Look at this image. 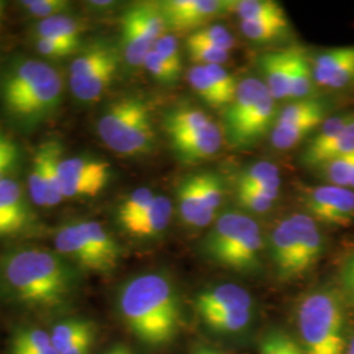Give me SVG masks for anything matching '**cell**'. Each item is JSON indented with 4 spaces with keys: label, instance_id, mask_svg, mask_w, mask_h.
Wrapping results in <instances>:
<instances>
[{
    "label": "cell",
    "instance_id": "6da1fadb",
    "mask_svg": "<svg viewBox=\"0 0 354 354\" xmlns=\"http://www.w3.org/2000/svg\"><path fill=\"white\" fill-rule=\"evenodd\" d=\"M80 270L59 253L39 247L0 252V301L30 313H54L73 304Z\"/></svg>",
    "mask_w": 354,
    "mask_h": 354
},
{
    "label": "cell",
    "instance_id": "7a4b0ae2",
    "mask_svg": "<svg viewBox=\"0 0 354 354\" xmlns=\"http://www.w3.org/2000/svg\"><path fill=\"white\" fill-rule=\"evenodd\" d=\"M117 311L130 333L146 346L160 348L176 337L181 304L172 279L162 272L140 273L117 294Z\"/></svg>",
    "mask_w": 354,
    "mask_h": 354
},
{
    "label": "cell",
    "instance_id": "3957f363",
    "mask_svg": "<svg viewBox=\"0 0 354 354\" xmlns=\"http://www.w3.org/2000/svg\"><path fill=\"white\" fill-rule=\"evenodd\" d=\"M64 79L49 64L16 58L1 79L0 99L8 118L21 127H37L62 102Z\"/></svg>",
    "mask_w": 354,
    "mask_h": 354
},
{
    "label": "cell",
    "instance_id": "277c9868",
    "mask_svg": "<svg viewBox=\"0 0 354 354\" xmlns=\"http://www.w3.org/2000/svg\"><path fill=\"white\" fill-rule=\"evenodd\" d=\"M348 304L339 286L307 292L297 310L299 344L306 354H345Z\"/></svg>",
    "mask_w": 354,
    "mask_h": 354
},
{
    "label": "cell",
    "instance_id": "5b68a950",
    "mask_svg": "<svg viewBox=\"0 0 354 354\" xmlns=\"http://www.w3.org/2000/svg\"><path fill=\"white\" fill-rule=\"evenodd\" d=\"M201 250L205 257L216 266L238 273H254L261 266L264 241L252 216L227 210L216 218Z\"/></svg>",
    "mask_w": 354,
    "mask_h": 354
},
{
    "label": "cell",
    "instance_id": "8992f818",
    "mask_svg": "<svg viewBox=\"0 0 354 354\" xmlns=\"http://www.w3.org/2000/svg\"><path fill=\"white\" fill-rule=\"evenodd\" d=\"M326 248L324 235L317 221L306 213L282 219L269 236V252L279 277L301 279L314 269Z\"/></svg>",
    "mask_w": 354,
    "mask_h": 354
},
{
    "label": "cell",
    "instance_id": "52a82bcc",
    "mask_svg": "<svg viewBox=\"0 0 354 354\" xmlns=\"http://www.w3.org/2000/svg\"><path fill=\"white\" fill-rule=\"evenodd\" d=\"M97 134L118 155L136 158L151 153L156 142L151 106L136 95L114 100L97 120Z\"/></svg>",
    "mask_w": 354,
    "mask_h": 354
},
{
    "label": "cell",
    "instance_id": "ba28073f",
    "mask_svg": "<svg viewBox=\"0 0 354 354\" xmlns=\"http://www.w3.org/2000/svg\"><path fill=\"white\" fill-rule=\"evenodd\" d=\"M277 106L263 80L248 76L238 83L234 100L223 109V134L231 147H252L276 124Z\"/></svg>",
    "mask_w": 354,
    "mask_h": 354
},
{
    "label": "cell",
    "instance_id": "9c48e42d",
    "mask_svg": "<svg viewBox=\"0 0 354 354\" xmlns=\"http://www.w3.org/2000/svg\"><path fill=\"white\" fill-rule=\"evenodd\" d=\"M54 251L80 272L109 274L120 266L122 250L113 235L97 221L77 219L54 232Z\"/></svg>",
    "mask_w": 354,
    "mask_h": 354
},
{
    "label": "cell",
    "instance_id": "30bf717a",
    "mask_svg": "<svg viewBox=\"0 0 354 354\" xmlns=\"http://www.w3.org/2000/svg\"><path fill=\"white\" fill-rule=\"evenodd\" d=\"M124 59L130 67H140L156 41L167 33L160 4L140 1L130 6L121 19Z\"/></svg>",
    "mask_w": 354,
    "mask_h": 354
},
{
    "label": "cell",
    "instance_id": "8fae6325",
    "mask_svg": "<svg viewBox=\"0 0 354 354\" xmlns=\"http://www.w3.org/2000/svg\"><path fill=\"white\" fill-rule=\"evenodd\" d=\"M64 158V146L55 140L39 145L33 155L28 187L32 201L39 207H54L64 200L59 176Z\"/></svg>",
    "mask_w": 354,
    "mask_h": 354
},
{
    "label": "cell",
    "instance_id": "7c38bea8",
    "mask_svg": "<svg viewBox=\"0 0 354 354\" xmlns=\"http://www.w3.org/2000/svg\"><path fill=\"white\" fill-rule=\"evenodd\" d=\"M301 201L306 214L319 225L348 228L354 223V190L330 184L304 187Z\"/></svg>",
    "mask_w": 354,
    "mask_h": 354
},
{
    "label": "cell",
    "instance_id": "4fadbf2b",
    "mask_svg": "<svg viewBox=\"0 0 354 354\" xmlns=\"http://www.w3.org/2000/svg\"><path fill=\"white\" fill-rule=\"evenodd\" d=\"M61 187L66 198L95 197L105 189L112 177L106 160L93 156L64 158L59 165Z\"/></svg>",
    "mask_w": 354,
    "mask_h": 354
},
{
    "label": "cell",
    "instance_id": "5bb4252c",
    "mask_svg": "<svg viewBox=\"0 0 354 354\" xmlns=\"http://www.w3.org/2000/svg\"><path fill=\"white\" fill-rule=\"evenodd\" d=\"M159 4L167 29L192 33L210 26L234 8V1L228 0H165Z\"/></svg>",
    "mask_w": 354,
    "mask_h": 354
},
{
    "label": "cell",
    "instance_id": "9a60e30c",
    "mask_svg": "<svg viewBox=\"0 0 354 354\" xmlns=\"http://www.w3.org/2000/svg\"><path fill=\"white\" fill-rule=\"evenodd\" d=\"M317 87L342 89L354 83V46H340L320 51L311 58Z\"/></svg>",
    "mask_w": 354,
    "mask_h": 354
},
{
    "label": "cell",
    "instance_id": "2e32d148",
    "mask_svg": "<svg viewBox=\"0 0 354 354\" xmlns=\"http://www.w3.org/2000/svg\"><path fill=\"white\" fill-rule=\"evenodd\" d=\"M194 306L200 317L227 310H252V297L239 285L222 283L201 291L194 299Z\"/></svg>",
    "mask_w": 354,
    "mask_h": 354
},
{
    "label": "cell",
    "instance_id": "e0dca14e",
    "mask_svg": "<svg viewBox=\"0 0 354 354\" xmlns=\"http://www.w3.org/2000/svg\"><path fill=\"white\" fill-rule=\"evenodd\" d=\"M223 130L214 121L185 140L171 143L178 160L185 165H194L203 160L212 159L223 145Z\"/></svg>",
    "mask_w": 354,
    "mask_h": 354
},
{
    "label": "cell",
    "instance_id": "ac0fdd59",
    "mask_svg": "<svg viewBox=\"0 0 354 354\" xmlns=\"http://www.w3.org/2000/svg\"><path fill=\"white\" fill-rule=\"evenodd\" d=\"M297 48L266 53L260 57V68L264 83L274 100H288L290 91L291 73Z\"/></svg>",
    "mask_w": 354,
    "mask_h": 354
},
{
    "label": "cell",
    "instance_id": "d6986e66",
    "mask_svg": "<svg viewBox=\"0 0 354 354\" xmlns=\"http://www.w3.org/2000/svg\"><path fill=\"white\" fill-rule=\"evenodd\" d=\"M212 122L209 114L193 105H177L163 117V127L171 143L194 136Z\"/></svg>",
    "mask_w": 354,
    "mask_h": 354
},
{
    "label": "cell",
    "instance_id": "ffe728a7",
    "mask_svg": "<svg viewBox=\"0 0 354 354\" xmlns=\"http://www.w3.org/2000/svg\"><path fill=\"white\" fill-rule=\"evenodd\" d=\"M174 215V205L172 201L162 196L155 194L151 203L142 213L140 218L125 228L129 235L138 239H151L163 234Z\"/></svg>",
    "mask_w": 354,
    "mask_h": 354
},
{
    "label": "cell",
    "instance_id": "44dd1931",
    "mask_svg": "<svg viewBox=\"0 0 354 354\" xmlns=\"http://www.w3.org/2000/svg\"><path fill=\"white\" fill-rule=\"evenodd\" d=\"M176 198L181 221L187 226L203 228L212 223V219L203 212V201H201L196 175L184 178L178 184Z\"/></svg>",
    "mask_w": 354,
    "mask_h": 354
},
{
    "label": "cell",
    "instance_id": "7402d4cb",
    "mask_svg": "<svg viewBox=\"0 0 354 354\" xmlns=\"http://www.w3.org/2000/svg\"><path fill=\"white\" fill-rule=\"evenodd\" d=\"M279 167L266 160L248 165L239 172L236 180V188L259 190L276 200L279 197Z\"/></svg>",
    "mask_w": 354,
    "mask_h": 354
},
{
    "label": "cell",
    "instance_id": "603a6c76",
    "mask_svg": "<svg viewBox=\"0 0 354 354\" xmlns=\"http://www.w3.org/2000/svg\"><path fill=\"white\" fill-rule=\"evenodd\" d=\"M118 64L120 61L108 64L97 73L87 76L84 79L68 80L73 95L79 102H97L105 93V91L113 83L114 77L118 71Z\"/></svg>",
    "mask_w": 354,
    "mask_h": 354
},
{
    "label": "cell",
    "instance_id": "cb8c5ba5",
    "mask_svg": "<svg viewBox=\"0 0 354 354\" xmlns=\"http://www.w3.org/2000/svg\"><path fill=\"white\" fill-rule=\"evenodd\" d=\"M328 102L311 97L304 100H297L285 106L276 120L274 125H291L306 121L324 122L328 118Z\"/></svg>",
    "mask_w": 354,
    "mask_h": 354
},
{
    "label": "cell",
    "instance_id": "d4e9b609",
    "mask_svg": "<svg viewBox=\"0 0 354 354\" xmlns=\"http://www.w3.org/2000/svg\"><path fill=\"white\" fill-rule=\"evenodd\" d=\"M83 29L84 26L80 20L70 16L68 13H62L39 20L35 26V37L73 41L80 44Z\"/></svg>",
    "mask_w": 354,
    "mask_h": 354
},
{
    "label": "cell",
    "instance_id": "484cf974",
    "mask_svg": "<svg viewBox=\"0 0 354 354\" xmlns=\"http://www.w3.org/2000/svg\"><path fill=\"white\" fill-rule=\"evenodd\" d=\"M96 330L92 320L86 317H73L62 319L51 327V342L58 354L70 351L76 342L89 332Z\"/></svg>",
    "mask_w": 354,
    "mask_h": 354
},
{
    "label": "cell",
    "instance_id": "4316f807",
    "mask_svg": "<svg viewBox=\"0 0 354 354\" xmlns=\"http://www.w3.org/2000/svg\"><path fill=\"white\" fill-rule=\"evenodd\" d=\"M315 82L313 75L311 58L302 48H297L291 73L289 100H304L315 97Z\"/></svg>",
    "mask_w": 354,
    "mask_h": 354
},
{
    "label": "cell",
    "instance_id": "83f0119b",
    "mask_svg": "<svg viewBox=\"0 0 354 354\" xmlns=\"http://www.w3.org/2000/svg\"><path fill=\"white\" fill-rule=\"evenodd\" d=\"M0 210L12 218L23 230L28 226L29 212L24 190L12 177L0 183Z\"/></svg>",
    "mask_w": 354,
    "mask_h": 354
},
{
    "label": "cell",
    "instance_id": "f1b7e54d",
    "mask_svg": "<svg viewBox=\"0 0 354 354\" xmlns=\"http://www.w3.org/2000/svg\"><path fill=\"white\" fill-rule=\"evenodd\" d=\"M241 21H289L285 10L274 0L234 1V8Z\"/></svg>",
    "mask_w": 354,
    "mask_h": 354
},
{
    "label": "cell",
    "instance_id": "f546056e",
    "mask_svg": "<svg viewBox=\"0 0 354 354\" xmlns=\"http://www.w3.org/2000/svg\"><path fill=\"white\" fill-rule=\"evenodd\" d=\"M11 349L30 354H58L51 342L50 333L38 327H20L13 332Z\"/></svg>",
    "mask_w": 354,
    "mask_h": 354
},
{
    "label": "cell",
    "instance_id": "4dcf8cb0",
    "mask_svg": "<svg viewBox=\"0 0 354 354\" xmlns=\"http://www.w3.org/2000/svg\"><path fill=\"white\" fill-rule=\"evenodd\" d=\"M315 171L326 184L354 190V153L327 160Z\"/></svg>",
    "mask_w": 354,
    "mask_h": 354
},
{
    "label": "cell",
    "instance_id": "1f68e13d",
    "mask_svg": "<svg viewBox=\"0 0 354 354\" xmlns=\"http://www.w3.org/2000/svg\"><path fill=\"white\" fill-rule=\"evenodd\" d=\"M203 323L214 332L234 335L248 328L252 323V310H227L201 317Z\"/></svg>",
    "mask_w": 354,
    "mask_h": 354
},
{
    "label": "cell",
    "instance_id": "d6a6232c",
    "mask_svg": "<svg viewBox=\"0 0 354 354\" xmlns=\"http://www.w3.org/2000/svg\"><path fill=\"white\" fill-rule=\"evenodd\" d=\"M196 177H197L198 190L203 201V212L213 221L216 214V210L223 203V197H225L223 183L221 177L216 176L213 172H201V174H197Z\"/></svg>",
    "mask_w": 354,
    "mask_h": 354
},
{
    "label": "cell",
    "instance_id": "836d02e7",
    "mask_svg": "<svg viewBox=\"0 0 354 354\" xmlns=\"http://www.w3.org/2000/svg\"><path fill=\"white\" fill-rule=\"evenodd\" d=\"M187 79H188V83L192 89L197 93V96L203 102L213 108H218V109L226 108V104L223 102L222 96L219 95L218 89L215 88L212 77L206 73L203 66L194 64L192 68L188 70Z\"/></svg>",
    "mask_w": 354,
    "mask_h": 354
},
{
    "label": "cell",
    "instance_id": "e575fe53",
    "mask_svg": "<svg viewBox=\"0 0 354 354\" xmlns=\"http://www.w3.org/2000/svg\"><path fill=\"white\" fill-rule=\"evenodd\" d=\"M153 197L155 193L149 188H140L130 193L124 203L120 205L117 212L120 226L125 230L131 223H134L151 203Z\"/></svg>",
    "mask_w": 354,
    "mask_h": 354
},
{
    "label": "cell",
    "instance_id": "d590c367",
    "mask_svg": "<svg viewBox=\"0 0 354 354\" xmlns=\"http://www.w3.org/2000/svg\"><path fill=\"white\" fill-rule=\"evenodd\" d=\"M243 36L253 42L266 44L285 36L289 21H241Z\"/></svg>",
    "mask_w": 354,
    "mask_h": 354
},
{
    "label": "cell",
    "instance_id": "8d00e7d4",
    "mask_svg": "<svg viewBox=\"0 0 354 354\" xmlns=\"http://www.w3.org/2000/svg\"><path fill=\"white\" fill-rule=\"evenodd\" d=\"M187 41L203 42V44H207V45H212L215 48L227 51L234 49L236 45V39L234 37V35L228 30L226 26H221V24H210V26H203L201 29L190 33Z\"/></svg>",
    "mask_w": 354,
    "mask_h": 354
},
{
    "label": "cell",
    "instance_id": "74e56055",
    "mask_svg": "<svg viewBox=\"0 0 354 354\" xmlns=\"http://www.w3.org/2000/svg\"><path fill=\"white\" fill-rule=\"evenodd\" d=\"M260 354H306L299 342L281 330H272L260 344Z\"/></svg>",
    "mask_w": 354,
    "mask_h": 354
},
{
    "label": "cell",
    "instance_id": "f35d334b",
    "mask_svg": "<svg viewBox=\"0 0 354 354\" xmlns=\"http://www.w3.org/2000/svg\"><path fill=\"white\" fill-rule=\"evenodd\" d=\"M187 50L189 54L190 59L200 66H209V64L223 66V64H226L230 58L227 50H223L203 42L187 41Z\"/></svg>",
    "mask_w": 354,
    "mask_h": 354
},
{
    "label": "cell",
    "instance_id": "ab89813d",
    "mask_svg": "<svg viewBox=\"0 0 354 354\" xmlns=\"http://www.w3.org/2000/svg\"><path fill=\"white\" fill-rule=\"evenodd\" d=\"M20 6L28 15L37 17L39 21L68 12L71 3L67 0H23Z\"/></svg>",
    "mask_w": 354,
    "mask_h": 354
},
{
    "label": "cell",
    "instance_id": "60d3db41",
    "mask_svg": "<svg viewBox=\"0 0 354 354\" xmlns=\"http://www.w3.org/2000/svg\"><path fill=\"white\" fill-rule=\"evenodd\" d=\"M203 67H205L206 73L212 77L215 88L218 89L226 106H228L235 97L239 82L236 83L235 77L231 75L227 70L221 64H209V66H203Z\"/></svg>",
    "mask_w": 354,
    "mask_h": 354
},
{
    "label": "cell",
    "instance_id": "b9f144b4",
    "mask_svg": "<svg viewBox=\"0 0 354 354\" xmlns=\"http://www.w3.org/2000/svg\"><path fill=\"white\" fill-rule=\"evenodd\" d=\"M236 200L243 209L259 214L269 212L277 201L266 193L245 188H236Z\"/></svg>",
    "mask_w": 354,
    "mask_h": 354
},
{
    "label": "cell",
    "instance_id": "7bdbcfd3",
    "mask_svg": "<svg viewBox=\"0 0 354 354\" xmlns=\"http://www.w3.org/2000/svg\"><path fill=\"white\" fill-rule=\"evenodd\" d=\"M80 44L73 41L49 39V38H36V49L38 53L46 58L59 59L75 54L79 50Z\"/></svg>",
    "mask_w": 354,
    "mask_h": 354
},
{
    "label": "cell",
    "instance_id": "ee69618b",
    "mask_svg": "<svg viewBox=\"0 0 354 354\" xmlns=\"http://www.w3.org/2000/svg\"><path fill=\"white\" fill-rule=\"evenodd\" d=\"M143 67L147 70V73L152 77H155L158 82L165 83V84L175 83L178 79V76H180V73H181V71L176 70L175 67H172L171 64H167L153 50L147 54V57L143 62Z\"/></svg>",
    "mask_w": 354,
    "mask_h": 354
},
{
    "label": "cell",
    "instance_id": "f6af8a7d",
    "mask_svg": "<svg viewBox=\"0 0 354 354\" xmlns=\"http://www.w3.org/2000/svg\"><path fill=\"white\" fill-rule=\"evenodd\" d=\"M152 50L155 51L163 61L181 71L183 61L180 54V45L174 33H165L156 41Z\"/></svg>",
    "mask_w": 354,
    "mask_h": 354
},
{
    "label": "cell",
    "instance_id": "bcb514c9",
    "mask_svg": "<svg viewBox=\"0 0 354 354\" xmlns=\"http://www.w3.org/2000/svg\"><path fill=\"white\" fill-rule=\"evenodd\" d=\"M19 147L7 134L0 131V183L10 177V174L17 165Z\"/></svg>",
    "mask_w": 354,
    "mask_h": 354
},
{
    "label": "cell",
    "instance_id": "7dc6e473",
    "mask_svg": "<svg viewBox=\"0 0 354 354\" xmlns=\"http://www.w3.org/2000/svg\"><path fill=\"white\" fill-rule=\"evenodd\" d=\"M348 306L354 307V251L342 260L339 270V285Z\"/></svg>",
    "mask_w": 354,
    "mask_h": 354
},
{
    "label": "cell",
    "instance_id": "c3c4849f",
    "mask_svg": "<svg viewBox=\"0 0 354 354\" xmlns=\"http://www.w3.org/2000/svg\"><path fill=\"white\" fill-rule=\"evenodd\" d=\"M21 231H23V228L20 227L8 215L4 214L0 210V239L17 235Z\"/></svg>",
    "mask_w": 354,
    "mask_h": 354
},
{
    "label": "cell",
    "instance_id": "681fc988",
    "mask_svg": "<svg viewBox=\"0 0 354 354\" xmlns=\"http://www.w3.org/2000/svg\"><path fill=\"white\" fill-rule=\"evenodd\" d=\"M96 340V330H92L83 336L75 345L64 354H91L92 346Z\"/></svg>",
    "mask_w": 354,
    "mask_h": 354
},
{
    "label": "cell",
    "instance_id": "f907efd6",
    "mask_svg": "<svg viewBox=\"0 0 354 354\" xmlns=\"http://www.w3.org/2000/svg\"><path fill=\"white\" fill-rule=\"evenodd\" d=\"M89 4L95 10H108V8L114 7L115 3H113V1H91Z\"/></svg>",
    "mask_w": 354,
    "mask_h": 354
},
{
    "label": "cell",
    "instance_id": "816d5d0a",
    "mask_svg": "<svg viewBox=\"0 0 354 354\" xmlns=\"http://www.w3.org/2000/svg\"><path fill=\"white\" fill-rule=\"evenodd\" d=\"M345 354H354V335H352V336L349 337V340H348Z\"/></svg>",
    "mask_w": 354,
    "mask_h": 354
},
{
    "label": "cell",
    "instance_id": "f5cc1de1",
    "mask_svg": "<svg viewBox=\"0 0 354 354\" xmlns=\"http://www.w3.org/2000/svg\"><path fill=\"white\" fill-rule=\"evenodd\" d=\"M122 349H124V345H115L113 348H111L108 352H105V354H122Z\"/></svg>",
    "mask_w": 354,
    "mask_h": 354
},
{
    "label": "cell",
    "instance_id": "db71d44e",
    "mask_svg": "<svg viewBox=\"0 0 354 354\" xmlns=\"http://www.w3.org/2000/svg\"><path fill=\"white\" fill-rule=\"evenodd\" d=\"M194 354H223L222 352H218V351H214V349H209V348H203V349H200V351H197Z\"/></svg>",
    "mask_w": 354,
    "mask_h": 354
},
{
    "label": "cell",
    "instance_id": "11a10c76",
    "mask_svg": "<svg viewBox=\"0 0 354 354\" xmlns=\"http://www.w3.org/2000/svg\"><path fill=\"white\" fill-rule=\"evenodd\" d=\"M10 354H30V353H26V352H23V351H17V349H11V351H10Z\"/></svg>",
    "mask_w": 354,
    "mask_h": 354
},
{
    "label": "cell",
    "instance_id": "9f6ffc18",
    "mask_svg": "<svg viewBox=\"0 0 354 354\" xmlns=\"http://www.w3.org/2000/svg\"><path fill=\"white\" fill-rule=\"evenodd\" d=\"M122 354H133V352L127 348V346H124V349H122Z\"/></svg>",
    "mask_w": 354,
    "mask_h": 354
},
{
    "label": "cell",
    "instance_id": "6f0895ef",
    "mask_svg": "<svg viewBox=\"0 0 354 354\" xmlns=\"http://www.w3.org/2000/svg\"><path fill=\"white\" fill-rule=\"evenodd\" d=\"M3 4H4V3H3V1H0V15H1V11H3V7H4Z\"/></svg>",
    "mask_w": 354,
    "mask_h": 354
}]
</instances>
